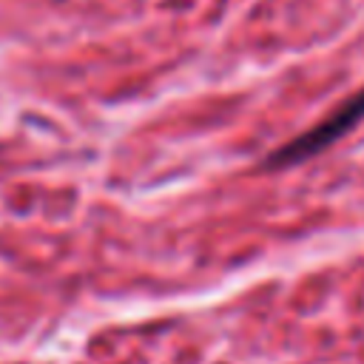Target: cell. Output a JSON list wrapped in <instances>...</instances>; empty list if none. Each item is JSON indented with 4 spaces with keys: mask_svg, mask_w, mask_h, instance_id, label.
I'll use <instances>...</instances> for the list:
<instances>
[{
    "mask_svg": "<svg viewBox=\"0 0 364 364\" xmlns=\"http://www.w3.org/2000/svg\"><path fill=\"white\" fill-rule=\"evenodd\" d=\"M364 119V91L353 94L350 100H344L333 114H327L321 122H316L310 131L299 134L296 139L284 142L276 154H270L264 159V168L270 171H282L290 165H299L321 151H327L336 139H341L347 131H353V125H358Z\"/></svg>",
    "mask_w": 364,
    "mask_h": 364,
    "instance_id": "cell-1",
    "label": "cell"
}]
</instances>
